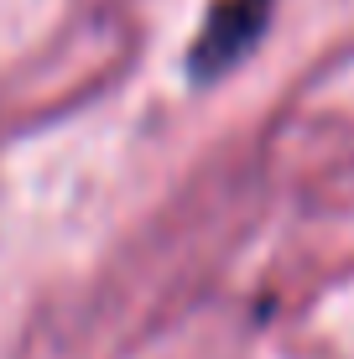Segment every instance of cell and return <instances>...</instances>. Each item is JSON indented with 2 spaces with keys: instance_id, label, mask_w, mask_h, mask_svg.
I'll use <instances>...</instances> for the list:
<instances>
[{
  "instance_id": "1",
  "label": "cell",
  "mask_w": 354,
  "mask_h": 359,
  "mask_svg": "<svg viewBox=\"0 0 354 359\" xmlns=\"http://www.w3.org/2000/svg\"><path fill=\"white\" fill-rule=\"evenodd\" d=\"M266 21H271V0H214L198 36H193V47H188V73L198 83L224 79L235 63L250 57Z\"/></svg>"
}]
</instances>
